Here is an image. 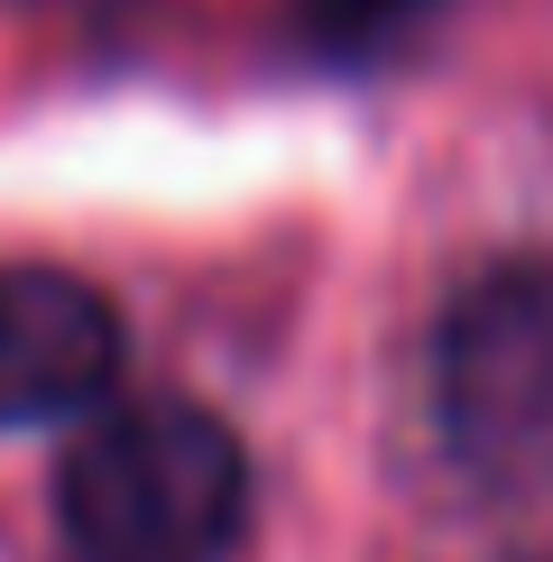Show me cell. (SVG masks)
I'll list each match as a JSON object with an SVG mask.
<instances>
[{
    "label": "cell",
    "mask_w": 553,
    "mask_h": 562,
    "mask_svg": "<svg viewBox=\"0 0 553 562\" xmlns=\"http://www.w3.org/2000/svg\"><path fill=\"white\" fill-rule=\"evenodd\" d=\"M249 526V452L213 406L111 396L56 461V535L75 562H222Z\"/></svg>",
    "instance_id": "cell-1"
},
{
    "label": "cell",
    "mask_w": 553,
    "mask_h": 562,
    "mask_svg": "<svg viewBox=\"0 0 553 562\" xmlns=\"http://www.w3.org/2000/svg\"><path fill=\"white\" fill-rule=\"evenodd\" d=\"M433 434L498 498L553 488V259H498L443 304Z\"/></svg>",
    "instance_id": "cell-2"
},
{
    "label": "cell",
    "mask_w": 553,
    "mask_h": 562,
    "mask_svg": "<svg viewBox=\"0 0 553 562\" xmlns=\"http://www.w3.org/2000/svg\"><path fill=\"white\" fill-rule=\"evenodd\" d=\"M121 387V304L75 268H0V434L83 425Z\"/></svg>",
    "instance_id": "cell-3"
},
{
    "label": "cell",
    "mask_w": 553,
    "mask_h": 562,
    "mask_svg": "<svg viewBox=\"0 0 553 562\" xmlns=\"http://www.w3.org/2000/svg\"><path fill=\"white\" fill-rule=\"evenodd\" d=\"M443 0H305V29L332 46H369V37H397L415 19H433Z\"/></svg>",
    "instance_id": "cell-4"
}]
</instances>
